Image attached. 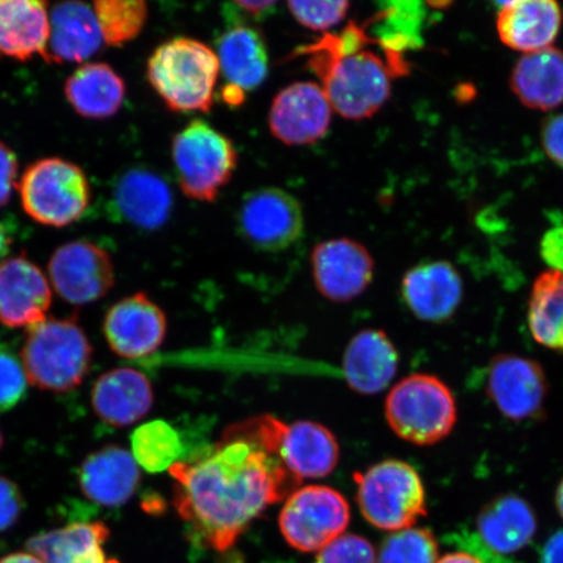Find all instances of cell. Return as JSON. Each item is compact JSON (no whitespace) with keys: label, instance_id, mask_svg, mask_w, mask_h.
I'll use <instances>...</instances> for the list:
<instances>
[{"label":"cell","instance_id":"obj_40","mask_svg":"<svg viewBox=\"0 0 563 563\" xmlns=\"http://www.w3.org/2000/svg\"><path fill=\"white\" fill-rule=\"evenodd\" d=\"M19 162L15 152L0 141V208L10 202L16 187Z\"/></svg>","mask_w":563,"mask_h":563},{"label":"cell","instance_id":"obj_32","mask_svg":"<svg viewBox=\"0 0 563 563\" xmlns=\"http://www.w3.org/2000/svg\"><path fill=\"white\" fill-rule=\"evenodd\" d=\"M132 455L150 474L164 473L178 463L183 452L178 431L164 420L140 426L131 435Z\"/></svg>","mask_w":563,"mask_h":563},{"label":"cell","instance_id":"obj_18","mask_svg":"<svg viewBox=\"0 0 563 563\" xmlns=\"http://www.w3.org/2000/svg\"><path fill=\"white\" fill-rule=\"evenodd\" d=\"M402 295L407 307L421 321L445 322L461 305L463 284L453 265L424 263L406 273Z\"/></svg>","mask_w":563,"mask_h":563},{"label":"cell","instance_id":"obj_35","mask_svg":"<svg viewBox=\"0 0 563 563\" xmlns=\"http://www.w3.org/2000/svg\"><path fill=\"white\" fill-rule=\"evenodd\" d=\"M288 10L302 26L316 32H328L347 16L350 3L341 2H288Z\"/></svg>","mask_w":563,"mask_h":563},{"label":"cell","instance_id":"obj_27","mask_svg":"<svg viewBox=\"0 0 563 563\" xmlns=\"http://www.w3.org/2000/svg\"><path fill=\"white\" fill-rule=\"evenodd\" d=\"M109 538V527L102 522L74 523L35 534L26 548L44 563H119L106 555Z\"/></svg>","mask_w":563,"mask_h":563},{"label":"cell","instance_id":"obj_34","mask_svg":"<svg viewBox=\"0 0 563 563\" xmlns=\"http://www.w3.org/2000/svg\"><path fill=\"white\" fill-rule=\"evenodd\" d=\"M439 541L428 528L412 527L384 540L377 563H438Z\"/></svg>","mask_w":563,"mask_h":563},{"label":"cell","instance_id":"obj_33","mask_svg":"<svg viewBox=\"0 0 563 563\" xmlns=\"http://www.w3.org/2000/svg\"><path fill=\"white\" fill-rule=\"evenodd\" d=\"M93 10L103 42L122 47L139 37L147 19V5L141 0H97Z\"/></svg>","mask_w":563,"mask_h":563},{"label":"cell","instance_id":"obj_3","mask_svg":"<svg viewBox=\"0 0 563 563\" xmlns=\"http://www.w3.org/2000/svg\"><path fill=\"white\" fill-rule=\"evenodd\" d=\"M220 74V60L213 48L188 37H176L158 46L146 68L152 88L175 112L210 111Z\"/></svg>","mask_w":563,"mask_h":563},{"label":"cell","instance_id":"obj_23","mask_svg":"<svg viewBox=\"0 0 563 563\" xmlns=\"http://www.w3.org/2000/svg\"><path fill=\"white\" fill-rule=\"evenodd\" d=\"M481 544L497 554L522 551L538 531V519L531 505L517 495L493 498L476 519Z\"/></svg>","mask_w":563,"mask_h":563},{"label":"cell","instance_id":"obj_9","mask_svg":"<svg viewBox=\"0 0 563 563\" xmlns=\"http://www.w3.org/2000/svg\"><path fill=\"white\" fill-rule=\"evenodd\" d=\"M350 523V505L340 492L308 485L287 497L278 525L286 543L301 553H319Z\"/></svg>","mask_w":563,"mask_h":563},{"label":"cell","instance_id":"obj_12","mask_svg":"<svg viewBox=\"0 0 563 563\" xmlns=\"http://www.w3.org/2000/svg\"><path fill=\"white\" fill-rule=\"evenodd\" d=\"M485 390L505 418L528 421L543 417L547 376L541 365L531 358L510 354L493 357Z\"/></svg>","mask_w":563,"mask_h":563},{"label":"cell","instance_id":"obj_46","mask_svg":"<svg viewBox=\"0 0 563 563\" xmlns=\"http://www.w3.org/2000/svg\"><path fill=\"white\" fill-rule=\"evenodd\" d=\"M0 563H44L32 553H13L5 555Z\"/></svg>","mask_w":563,"mask_h":563},{"label":"cell","instance_id":"obj_8","mask_svg":"<svg viewBox=\"0 0 563 563\" xmlns=\"http://www.w3.org/2000/svg\"><path fill=\"white\" fill-rule=\"evenodd\" d=\"M18 188L25 213L52 228L79 221L91 200L89 180L81 167L56 157L27 166Z\"/></svg>","mask_w":563,"mask_h":563},{"label":"cell","instance_id":"obj_1","mask_svg":"<svg viewBox=\"0 0 563 563\" xmlns=\"http://www.w3.org/2000/svg\"><path fill=\"white\" fill-rule=\"evenodd\" d=\"M168 473L191 538L216 552L234 547L253 520L300 484L266 446L256 418L232 426L214 446Z\"/></svg>","mask_w":563,"mask_h":563},{"label":"cell","instance_id":"obj_26","mask_svg":"<svg viewBox=\"0 0 563 563\" xmlns=\"http://www.w3.org/2000/svg\"><path fill=\"white\" fill-rule=\"evenodd\" d=\"M51 18L47 3L37 0H0V55L26 62L45 59Z\"/></svg>","mask_w":563,"mask_h":563},{"label":"cell","instance_id":"obj_44","mask_svg":"<svg viewBox=\"0 0 563 563\" xmlns=\"http://www.w3.org/2000/svg\"><path fill=\"white\" fill-rule=\"evenodd\" d=\"M438 563H485L481 555L468 552H454L443 555Z\"/></svg>","mask_w":563,"mask_h":563},{"label":"cell","instance_id":"obj_38","mask_svg":"<svg viewBox=\"0 0 563 563\" xmlns=\"http://www.w3.org/2000/svg\"><path fill=\"white\" fill-rule=\"evenodd\" d=\"M23 510V493L10 478L0 476V532L15 526Z\"/></svg>","mask_w":563,"mask_h":563},{"label":"cell","instance_id":"obj_7","mask_svg":"<svg viewBox=\"0 0 563 563\" xmlns=\"http://www.w3.org/2000/svg\"><path fill=\"white\" fill-rule=\"evenodd\" d=\"M172 153L181 192L200 202L217 199L229 185L239 159L231 139L201 119L176 133Z\"/></svg>","mask_w":563,"mask_h":563},{"label":"cell","instance_id":"obj_16","mask_svg":"<svg viewBox=\"0 0 563 563\" xmlns=\"http://www.w3.org/2000/svg\"><path fill=\"white\" fill-rule=\"evenodd\" d=\"M52 288L37 265L20 255L0 263V323L32 328L46 320Z\"/></svg>","mask_w":563,"mask_h":563},{"label":"cell","instance_id":"obj_36","mask_svg":"<svg viewBox=\"0 0 563 563\" xmlns=\"http://www.w3.org/2000/svg\"><path fill=\"white\" fill-rule=\"evenodd\" d=\"M27 378L15 352L0 343V413L11 410L25 397Z\"/></svg>","mask_w":563,"mask_h":563},{"label":"cell","instance_id":"obj_45","mask_svg":"<svg viewBox=\"0 0 563 563\" xmlns=\"http://www.w3.org/2000/svg\"><path fill=\"white\" fill-rule=\"evenodd\" d=\"M12 244L13 236L9 224L0 221V260L9 255Z\"/></svg>","mask_w":563,"mask_h":563},{"label":"cell","instance_id":"obj_17","mask_svg":"<svg viewBox=\"0 0 563 563\" xmlns=\"http://www.w3.org/2000/svg\"><path fill=\"white\" fill-rule=\"evenodd\" d=\"M274 452L299 482L332 474L340 461V445L335 435L313 421L286 424L276 419Z\"/></svg>","mask_w":563,"mask_h":563},{"label":"cell","instance_id":"obj_47","mask_svg":"<svg viewBox=\"0 0 563 563\" xmlns=\"http://www.w3.org/2000/svg\"><path fill=\"white\" fill-rule=\"evenodd\" d=\"M555 508H558L560 516L563 519V478L559 484L558 492H555Z\"/></svg>","mask_w":563,"mask_h":563},{"label":"cell","instance_id":"obj_2","mask_svg":"<svg viewBox=\"0 0 563 563\" xmlns=\"http://www.w3.org/2000/svg\"><path fill=\"white\" fill-rule=\"evenodd\" d=\"M371 42L364 27L351 23L341 34H325L302 47L333 110L352 121L375 115L391 93L394 70L365 48Z\"/></svg>","mask_w":563,"mask_h":563},{"label":"cell","instance_id":"obj_5","mask_svg":"<svg viewBox=\"0 0 563 563\" xmlns=\"http://www.w3.org/2000/svg\"><path fill=\"white\" fill-rule=\"evenodd\" d=\"M385 413L398 438L419 446L445 440L457 420L453 391L439 377L422 373L400 379L393 387Z\"/></svg>","mask_w":563,"mask_h":563},{"label":"cell","instance_id":"obj_4","mask_svg":"<svg viewBox=\"0 0 563 563\" xmlns=\"http://www.w3.org/2000/svg\"><path fill=\"white\" fill-rule=\"evenodd\" d=\"M93 349L86 332L70 319H46L27 329L21 361L27 382L42 390L66 393L87 377Z\"/></svg>","mask_w":563,"mask_h":563},{"label":"cell","instance_id":"obj_21","mask_svg":"<svg viewBox=\"0 0 563 563\" xmlns=\"http://www.w3.org/2000/svg\"><path fill=\"white\" fill-rule=\"evenodd\" d=\"M561 25V7L553 0L499 3L498 35L512 51L530 54L552 47Z\"/></svg>","mask_w":563,"mask_h":563},{"label":"cell","instance_id":"obj_22","mask_svg":"<svg viewBox=\"0 0 563 563\" xmlns=\"http://www.w3.org/2000/svg\"><path fill=\"white\" fill-rule=\"evenodd\" d=\"M154 394L150 379L137 369L117 368L103 373L91 390L98 418L111 427L135 424L152 410Z\"/></svg>","mask_w":563,"mask_h":563},{"label":"cell","instance_id":"obj_43","mask_svg":"<svg viewBox=\"0 0 563 563\" xmlns=\"http://www.w3.org/2000/svg\"><path fill=\"white\" fill-rule=\"evenodd\" d=\"M541 563H563V530L547 540L541 551Z\"/></svg>","mask_w":563,"mask_h":563},{"label":"cell","instance_id":"obj_39","mask_svg":"<svg viewBox=\"0 0 563 563\" xmlns=\"http://www.w3.org/2000/svg\"><path fill=\"white\" fill-rule=\"evenodd\" d=\"M277 5V2H243V0H238V2L223 5V15L230 26H235L241 24V20L262 21L269 18Z\"/></svg>","mask_w":563,"mask_h":563},{"label":"cell","instance_id":"obj_24","mask_svg":"<svg viewBox=\"0 0 563 563\" xmlns=\"http://www.w3.org/2000/svg\"><path fill=\"white\" fill-rule=\"evenodd\" d=\"M399 355L382 330L367 329L352 338L344 352V377L363 396L382 393L398 371Z\"/></svg>","mask_w":563,"mask_h":563},{"label":"cell","instance_id":"obj_28","mask_svg":"<svg viewBox=\"0 0 563 563\" xmlns=\"http://www.w3.org/2000/svg\"><path fill=\"white\" fill-rule=\"evenodd\" d=\"M217 56L229 86L243 91L262 86L269 73L265 40L251 25L230 26L218 40Z\"/></svg>","mask_w":563,"mask_h":563},{"label":"cell","instance_id":"obj_13","mask_svg":"<svg viewBox=\"0 0 563 563\" xmlns=\"http://www.w3.org/2000/svg\"><path fill=\"white\" fill-rule=\"evenodd\" d=\"M332 111V104L319 84L294 82L274 98L269 129L273 136L286 145L314 144L327 135Z\"/></svg>","mask_w":563,"mask_h":563},{"label":"cell","instance_id":"obj_15","mask_svg":"<svg viewBox=\"0 0 563 563\" xmlns=\"http://www.w3.org/2000/svg\"><path fill=\"white\" fill-rule=\"evenodd\" d=\"M165 312L144 292L112 306L106 313L103 333L118 356L141 358L156 352L166 336Z\"/></svg>","mask_w":563,"mask_h":563},{"label":"cell","instance_id":"obj_10","mask_svg":"<svg viewBox=\"0 0 563 563\" xmlns=\"http://www.w3.org/2000/svg\"><path fill=\"white\" fill-rule=\"evenodd\" d=\"M236 221L244 241L260 251L286 250L305 232L300 202L276 187L246 194L239 207Z\"/></svg>","mask_w":563,"mask_h":563},{"label":"cell","instance_id":"obj_37","mask_svg":"<svg viewBox=\"0 0 563 563\" xmlns=\"http://www.w3.org/2000/svg\"><path fill=\"white\" fill-rule=\"evenodd\" d=\"M316 563H377V553L369 540L343 533L317 554Z\"/></svg>","mask_w":563,"mask_h":563},{"label":"cell","instance_id":"obj_20","mask_svg":"<svg viewBox=\"0 0 563 563\" xmlns=\"http://www.w3.org/2000/svg\"><path fill=\"white\" fill-rule=\"evenodd\" d=\"M112 201L117 213L140 230H157L173 210V192L167 181L150 168L126 170L115 183Z\"/></svg>","mask_w":563,"mask_h":563},{"label":"cell","instance_id":"obj_30","mask_svg":"<svg viewBox=\"0 0 563 563\" xmlns=\"http://www.w3.org/2000/svg\"><path fill=\"white\" fill-rule=\"evenodd\" d=\"M511 89L528 108H559L563 103V53L552 46L525 54L512 70Z\"/></svg>","mask_w":563,"mask_h":563},{"label":"cell","instance_id":"obj_25","mask_svg":"<svg viewBox=\"0 0 563 563\" xmlns=\"http://www.w3.org/2000/svg\"><path fill=\"white\" fill-rule=\"evenodd\" d=\"M102 42L95 10L87 3L63 2L53 7L46 63H84L100 51Z\"/></svg>","mask_w":563,"mask_h":563},{"label":"cell","instance_id":"obj_31","mask_svg":"<svg viewBox=\"0 0 563 563\" xmlns=\"http://www.w3.org/2000/svg\"><path fill=\"white\" fill-rule=\"evenodd\" d=\"M528 327L541 346L563 352V273L549 271L534 282Z\"/></svg>","mask_w":563,"mask_h":563},{"label":"cell","instance_id":"obj_19","mask_svg":"<svg viewBox=\"0 0 563 563\" xmlns=\"http://www.w3.org/2000/svg\"><path fill=\"white\" fill-rule=\"evenodd\" d=\"M140 482L135 457L117 445H108L91 453L79 470L82 495L108 508H118L129 503Z\"/></svg>","mask_w":563,"mask_h":563},{"label":"cell","instance_id":"obj_29","mask_svg":"<svg viewBox=\"0 0 563 563\" xmlns=\"http://www.w3.org/2000/svg\"><path fill=\"white\" fill-rule=\"evenodd\" d=\"M65 95L80 117L108 119L122 108L125 82L108 63H86L68 77Z\"/></svg>","mask_w":563,"mask_h":563},{"label":"cell","instance_id":"obj_14","mask_svg":"<svg viewBox=\"0 0 563 563\" xmlns=\"http://www.w3.org/2000/svg\"><path fill=\"white\" fill-rule=\"evenodd\" d=\"M311 262L317 290L335 302H346L362 295L375 272L368 250L349 238L317 244Z\"/></svg>","mask_w":563,"mask_h":563},{"label":"cell","instance_id":"obj_6","mask_svg":"<svg viewBox=\"0 0 563 563\" xmlns=\"http://www.w3.org/2000/svg\"><path fill=\"white\" fill-rule=\"evenodd\" d=\"M357 505L367 522L378 530L398 532L427 516L424 484L417 470L389 460L354 475Z\"/></svg>","mask_w":563,"mask_h":563},{"label":"cell","instance_id":"obj_42","mask_svg":"<svg viewBox=\"0 0 563 563\" xmlns=\"http://www.w3.org/2000/svg\"><path fill=\"white\" fill-rule=\"evenodd\" d=\"M543 145L548 156L563 166V115L553 117L545 123Z\"/></svg>","mask_w":563,"mask_h":563},{"label":"cell","instance_id":"obj_48","mask_svg":"<svg viewBox=\"0 0 563 563\" xmlns=\"http://www.w3.org/2000/svg\"><path fill=\"white\" fill-rule=\"evenodd\" d=\"M3 448V435L2 432H0V450Z\"/></svg>","mask_w":563,"mask_h":563},{"label":"cell","instance_id":"obj_41","mask_svg":"<svg viewBox=\"0 0 563 563\" xmlns=\"http://www.w3.org/2000/svg\"><path fill=\"white\" fill-rule=\"evenodd\" d=\"M541 257L551 271L563 273V227L549 230L541 241Z\"/></svg>","mask_w":563,"mask_h":563},{"label":"cell","instance_id":"obj_11","mask_svg":"<svg viewBox=\"0 0 563 563\" xmlns=\"http://www.w3.org/2000/svg\"><path fill=\"white\" fill-rule=\"evenodd\" d=\"M54 290L74 306H86L108 295L115 284L108 251L84 241L68 242L53 253L47 265Z\"/></svg>","mask_w":563,"mask_h":563}]
</instances>
